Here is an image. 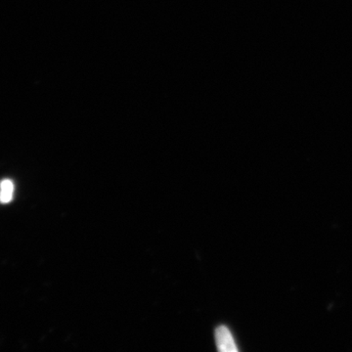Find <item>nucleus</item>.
Instances as JSON below:
<instances>
[{"label":"nucleus","mask_w":352,"mask_h":352,"mask_svg":"<svg viewBox=\"0 0 352 352\" xmlns=\"http://www.w3.org/2000/svg\"><path fill=\"white\" fill-rule=\"evenodd\" d=\"M215 342L217 349L222 352H236L238 351L235 342L229 329L226 326H219L215 330Z\"/></svg>","instance_id":"1"},{"label":"nucleus","mask_w":352,"mask_h":352,"mask_svg":"<svg viewBox=\"0 0 352 352\" xmlns=\"http://www.w3.org/2000/svg\"><path fill=\"white\" fill-rule=\"evenodd\" d=\"M14 184L11 180L6 179L0 183V201L9 203L13 198Z\"/></svg>","instance_id":"2"}]
</instances>
